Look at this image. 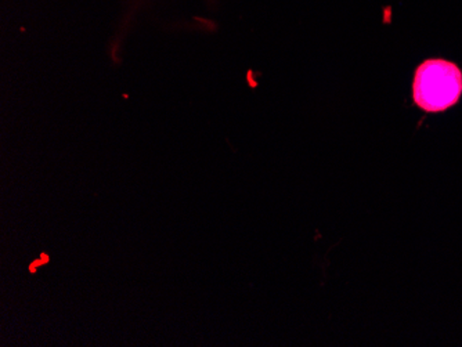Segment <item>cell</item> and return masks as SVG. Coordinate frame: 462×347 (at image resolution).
I'll return each instance as SVG.
<instances>
[{"instance_id":"1","label":"cell","mask_w":462,"mask_h":347,"mask_svg":"<svg viewBox=\"0 0 462 347\" xmlns=\"http://www.w3.org/2000/svg\"><path fill=\"white\" fill-rule=\"evenodd\" d=\"M462 96V69L445 59H425L415 69L412 100L425 113H445Z\"/></svg>"}]
</instances>
